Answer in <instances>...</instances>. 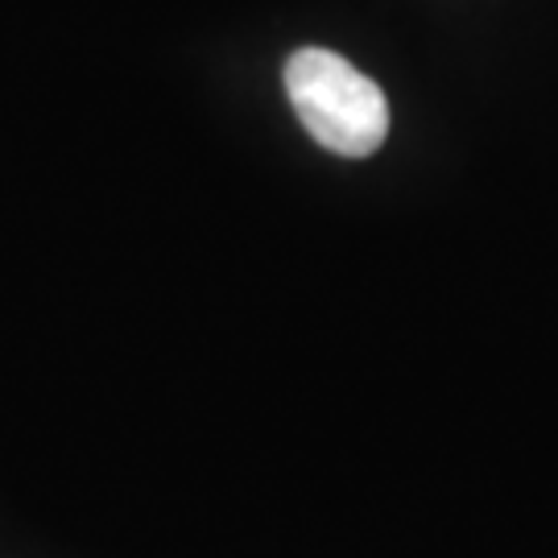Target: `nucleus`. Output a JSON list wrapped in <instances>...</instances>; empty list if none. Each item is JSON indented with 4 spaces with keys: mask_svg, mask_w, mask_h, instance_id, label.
I'll return each instance as SVG.
<instances>
[{
    "mask_svg": "<svg viewBox=\"0 0 558 558\" xmlns=\"http://www.w3.org/2000/svg\"><path fill=\"white\" fill-rule=\"evenodd\" d=\"M286 92L302 129L339 158H368L389 137L385 92L336 50H294L286 62Z\"/></svg>",
    "mask_w": 558,
    "mask_h": 558,
    "instance_id": "1",
    "label": "nucleus"
}]
</instances>
